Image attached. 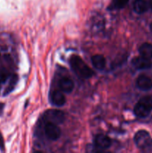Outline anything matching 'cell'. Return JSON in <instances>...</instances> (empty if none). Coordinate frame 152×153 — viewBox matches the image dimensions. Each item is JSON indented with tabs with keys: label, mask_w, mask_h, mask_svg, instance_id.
I'll return each mask as SVG.
<instances>
[{
	"label": "cell",
	"mask_w": 152,
	"mask_h": 153,
	"mask_svg": "<svg viewBox=\"0 0 152 153\" xmlns=\"http://www.w3.org/2000/svg\"><path fill=\"white\" fill-rule=\"evenodd\" d=\"M69 63L72 70L78 77L87 79L93 76V71L86 65V63L78 55H72Z\"/></svg>",
	"instance_id": "1"
},
{
	"label": "cell",
	"mask_w": 152,
	"mask_h": 153,
	"mask_svg": "<svg viewBox=\"0 0 152 153\" xmlns=\"http://www.w3.org/2000/svg\"><path fill=\"white\" fill-rule=\"evenodd\" d=\"M152 111V97H144L139 100L134 107V114L139 118L147 117Z\"/></svg>",
	"instance_id": "2"
},
{
	"label": "cell",
	"mask_w": 152,
	"mask_h": 153,
	"mask_svg": "<svg viewBox=\"0 0 152 153\" xmlns=\"http://www.w3.org/2000/svg\"><path fill=\"white\" fill-rule=\"evenodd\" d=\"M150 134L145 130H139L134 135V142L139 149H145L151 141Z\"/></svg>",
	"instance_id": "3"
},
{
	"label": "cell",
	"mask_w": 152,
	"mask_h": 153,
	"mask_svg": "<svg viewBox=\"0 0 152 153\" xmlns=\"http://www.w3.org/2000/svg\"><path fill=\"white\" fill-rule=\"evenodd\" d=\"M64 114L59 110H49L45 113L44 120L46 123H52L58 125L64 121Z\"/></svg>",
	"instance_id": "4"
},
{
	"label": "cell",
	"mask_w": 152,
	"mask_h": 153,
	"mask_svg": "<svg viewBox=\"0 0 152 153\" xmlns=\"http://www.w3.org/2000/svg\"><path fill=\"white\" fill-rule=\"evenodd\" d=\"M46 136L51 140H56L61 137V131L57 124L52 123H46L44 127Z\"/></svg>",
	"instance_id": "5"
},
{
	"label": "cell",
	"mask_w": 152,
	"mask_h": 153,
	"mask_svg": "<svg viewBox=\"0 0 152 153\" xmlns=\"http://www.w3.org/2000/svg\"><path fill=\"white\" fill-rule=\"evenodd\" d=\"M134 10L138 14H142L148 10H152V0H134Z\"/></svg>",
	"instance_id": "6"
},
{
	"label": "cell",
	"mask_w": 152,
	"mask_h": 153,
	"mask_svg": "<svg viewBox=\"0 0 152 153\" xmlns=\"http://www.w3.org/2000/svg\"><path fill=\"white\" fill-rule=\"evenodd\" d=\"M95 146L100 150H105L111 146V139L104 134H98L95 137Z\"/></svg>",
	"instance_id": "7"
},
{
	"label": "cell",
	"mask_w": 152,
	"mask_h": 153,
	"mask_svg": "<svg viewBox=\"0 0 152 153\" xmlns=\"http://www.w3.org/2000/svg\"><path fill=\"white\" fill-rule=\"evenodd\" d=\"M131 64L133 67L137 70H146L150 68L152 65L151 59H148L142 56L134 58L131 61Z\"/></svg>",
	"instance_id": "8"
},
{
	"label": "cell",
	"mask_w": 152,
	"mask_h": 153,
	"mask_svg": "<svg viewBox=\"0 0 152 153\" xmlns=\"http://www.w3.org/2000/svg\"><path fill=\"white\" fill-rule=\"evenodd\" d=\"M136 84H137V88L143 91H150L152 88V80L145 75H141L139 76L137 78Z\"/></svg>",
	"instance_id": "9"
},
{
	"label": "cell",
	"mask_w": 152,
	"mask_h": 153,
	"mask_svg": "<svg viewBox=\"0 0 152 153\" xmlns=\"http://www.w3.org/2000/svg\"><path fill=\"white\" fill-rule=\"evenodd\" d=\"M51 102L54 105L61 107L66 103V97L61 91H54L51 94Z\"/></svg>",
	"instance_id": "10"
},
{
	"label": "cell",
	"mask_w": 152,
	"mask_h": 153,
	"mask_svg": "<svg viewBox=\"0 0 152 153\" xmlns=\"http://www.w3.org/2000/svg\"><path fill=\"white\" fill-rule=\"evenodd\" d=\"M74 82L68 77H63L59 81V88L62 92L70 94L74 89Z\"/></svg>",
	"instance_id": "11"
},
{
	"label": "cell",
	"mask_w": 152,
	"mask_h": 153,
	"mask_svg": "<svg viewBox=\"0 0 152 153\" xmlns=\"http://www.w3.org/2000/svg\"><path fill=\"white\" fill-rule=\"evenodd\" d=\"M91 61L95 69L98 70H102L106 66V59L102 55H95L91 58Z\"/></svg>",
	"instance_id": "12"
},
{
	"label": "cell",
	"mask_w": 152,
	"mask_h": 153,
	"mask_svg": "<svg viewBox=\"0 0 152 153\" xmlns=\"http://www.w3.org/2000/svg\"><path fill=\"white\" fill-rule=\"evenodd\" d=\"M140 56L143 58L151 59L152 58V44L148 43H145L141 45L139 49Z\"/></svg>",
	"instance_id": "13"
},
{
	"label": "cell",
	"mask_w": 152,
	"mask_h": 153,
	"mask_svg": "<svg viewBox=\"0 0 152 153\" xmlns=\"http://www.w3.org/2000/svg\"><path fill=\"white\" fill-rule=\"evenodd\" d=\"M129 0H112L108 9L110 10H120L128 4Z\"/></svg>",
	"instance_id": "14"
},
{
	"label": "cell",
	"mask_w": 152,
	"mask_h": 153,
	"mask_svg": "<svg viewBox=\"0 0 152 153\" xmlns=\"http://www.w3.org/2000/svg\"><path fill=\"white\" fill-rule=\"evenodd\" d=\"M17 76L16 75H13V76H11V78H10V82H9L8 85L7 86V88H6V91H4V93H5V94H9L10 92H11L13 90V88H14L15 85H16V84L17 83Z\"/></svg>",
	"instance_id": "15"
},
{
	"label": "cell",
	"mask_w": 152,
	"mask_h": 153,
	"mask_svg": "<svg viewBox=\"0 0 152 153\" xmlns=\"http://www.w3.org/2000/svg\"><path fill=\"white\" fill-rule=\"evenodd\" d=\"M8 78V74L4 70H0V83L4 82Z\"/></svg>",
	"instance_id": "16"
},
{
	"label": "cell",
	"mask_w": 152,
	"mask_h": 153,
	"mask_svg": "<svg viewBox=\"0 0 152 153\" xmlns=\"http://www.w3.org/2000/svg\"><path fill=\"white\" fill-rule=\"evenodd\" d=\"M146 151H152V140H151L150 143H148V145L147 146V147L144 149Z\"/></svg>",
	"instance_id": "17"
},
{
	"label": "cell",
	"mask_w": 152,
	"mask_h": 153,
	"mask_svg": "<svg viewBox=\"0 0 152 153\" xmlns=\"http://www.w3.org/2000/svg\"><path fill=\"white\" fill-rule=\"evenodd\" d=\"M0 148H1V149H4V142H3V137L1 133H0Z\"/></svg>",
	"instance_id": "18"
},
{
	"label": "cell",
	"mask_w": 152,
	"mask_h": 153,
	"mask_svg": "<svg viewBox=\"0 0 152 153\" xmlns=\"http://www.w3.org/2000/svg\"><path fill=\"white\" fill-rule=\"evenodd\" d=\"M151 31H152V22H151Z\"/></svg>",
	"instance_id": "19"
},
{
	"label": "cell",
	"mask_w": 152,
	"mask_h": 153,
	"mask_svg": "<svg viewBox=\"0 0 152 153\" xmlns=\"http://www.w3.org/2000/svg\"><path fill=\"white\" fill-rule=\"evenodd\" d=\"M0 56H1V55H0Z\"/></svg>",
	"instance_id": "20"
}]
</instances>
